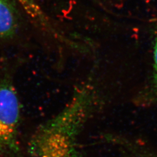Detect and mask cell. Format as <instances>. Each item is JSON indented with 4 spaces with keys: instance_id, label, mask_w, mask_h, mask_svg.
I'll return each instance as SVG.
<instances>
[{
    "instance_id": "cell-1",
    "label": "cell",
    "mask_w": 157,
    "mask_h": 157,
    "mask_svg": "<svg viewBox=\"0 0 157 157\" xmlns=\"http://www.w3.org/2000/svg\"><path fill=\"white\" fill-rule=\"evenodd\" d=\"M92 98L88 89L80 90L62 111L39 126L29 142V157H78L77 136Z\"/></svg>"
},
{
    "instance_id": "cell-2",
    "label": "cell",
    "mask_w": 157,
    "mask_h": 157,
    "mask_svg": "<svg viewBox=\"0 0 157 157\" xmlns=\"http://www.w3.org/2000/svg\"><path fill=\"white\" fill-rule=\"evenodd\" d=\"M21 105L9 76L0 79V153L6 157H23L18 140Z\"/></svg>"
},
{
    "instance_id": "cell-3",
    "label": "cell",
    "mask_w": 157,
    "mask_h": 157,
    "mask_svg": "<svg viewBox=\"0 0 157 157\" xmlns=\"http://www.w3.org/2000/svg\"><path fill=\"white\" fill-rule=\"evenodd\" d=\"M19 17L15 0H0V39H12L19 28Z\"/></svg>"
},
{
    "instance_id": "cell-4",
    "label": "cell",
    "mask_w": 157,
    "mask_h": 157,
    "mask_svg": "<svg viewBox=\"0 0 157 157\" xmlns=\"http://www.w3.org/2000/svg\"><path fill=\"white\" fill-rule=\"evenodd\" d=\"M30 20L39 28L45 32L57 36L58 33L51 25L48 18L42 10L36 0H15Z\"/></svg>"
},
{
    "instance_id": "cell-5",
    "label": "cell",
    "mask_w": 157,
    "mask_h": 157,
    "mask_svg": "<svg viewBox=\"0 0 157 157\" xmlns=\"http://www.w3.org/2000/svg\"><path fill=\"white\" fill-rule=\"evenodd\" d=\"M154 86L157 92V36L154 49Z\"/></svg>"
}]
</instances>
